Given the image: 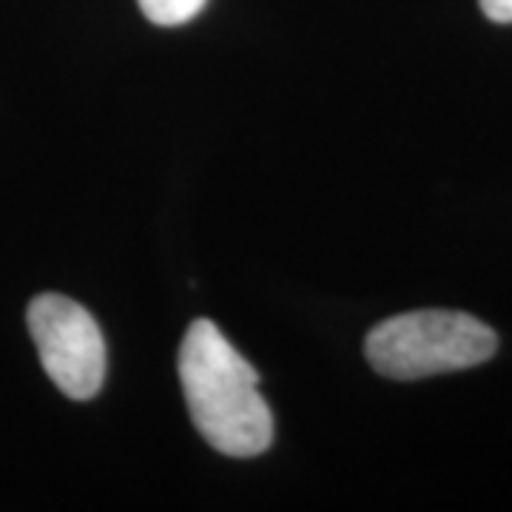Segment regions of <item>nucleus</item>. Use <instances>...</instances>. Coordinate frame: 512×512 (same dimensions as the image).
<instances>
[{
  "instance_id": "3",
  "label": "nucleus",
  "mask_w": 512,
  "mask_h": 512,
  "mask_svg": "<svg viewBox=\"0 0 512 512\" xmlns=\"http://www.w3.org/2000/svg\"><path fill=\"white\" fill-rule=\"evenodd\" d=\"M26 316L43 370L57 390L77 402L94 399L106 382V342L92 313L63 293H40Z\"/></svg>"
},
{
  "instance_id": "2",
  "label": "nucleus",
  "mask_w": 512,
  "mask_h": 512,
  "mask_svg": "<svg viewBox=\"0 0 512 512\" xmlns=\"http://www.w3.org/2000/svg\"><path fill=\"white\" fill-rule=\"evenodd\" d=\"M498 336L481 319L461 311H410L384 319L367 333L365 356L387 379H427L487 362Z\"/></svg>"
},
{
  "instance_id": "1",
  "label": "nucleus",
  "mask_w": 512,
  "mask_h": 512,
  "mask_svg": "<svg viewBox=\"0 0 512 512\" xmlns=\"http://www.w3.org/2000/svg\"><path fill=\"white\" fill-rule=\"evenodd\" d=\"M180 382L191 421L222 456H262L274 441V416L259 393V373L211 319H197L180 345Z\"/></svg>"
},
{
  "instance_id": "5",
  "label": "nucleus",
  "mask_w": 512,
  "mask_h": 512,
  "mask_svg": "<svg viewBox=\"0 0 512 512\" xmlns=\"http://www.w3.org/2000/svg\"><path fill=\"white\" fill-rule=\"evenodd\" d=\"M481 12L493 23H512V0H478Z\"/></svg>"
},
{
  "instance_id": "4",
  "label": "nucleus",
  "mask_w": 512,
  "mask_h": 512,
  "mask_svg": "<svg viewBox=\"0 0 512 512\" xmlns=\"http://www.w3.org/2000/svg\"><path fill=\"white\" fill-rule=\"evenodd\" d=\"M143 15L157 26H183L202 12L208 0H137Z\"/></svg>"
}]
</instances>
